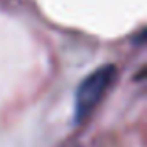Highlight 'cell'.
Listing matches in <instances>:
<instances>
[{"instance_id": "cell-1", "label": "cell", "mask_w": 147, "mask_h": 147, "mask_svg": "<svg viewBox=\"0 0 147 147\" xmlns=\"http://www.w3.org/2000/svg\"><path fill=\"white\" fill-rule=\"evenodd\" d=\"M114 78H115V67L114 65H102L82 80V84L76 90V99H75V119L78 123L93 112V108L99 104V100L102 99L106 90L112 86Z\"/></svg>"}]
</instances>
